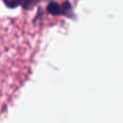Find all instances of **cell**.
Returning a JSON list of instances; mask_svg holds the SVG:
<instances>
[{
  "mask_svg": "<svg viewBox=\"0 0 123 123\" xmlns=\"http://www.w3.org/2000/svg\"><path fill=\"white\" fill-rule=\"evenodd\" d=\"M71 10H73V7H71V4L69 1H64L62 4L52 1L47 6L48 13H51L53 16H68V15H70Z\"/></svg>",
  "mask_w": 123,
  "mask_h": 123,
  "instance_id": "cell-1",
  "label": "cell"
},
{
  "mask_svg": "<svg viewBox=\"0 0 123 123\" xmlns=\"http://www.w3.org/2000/svg\"><path fill=\"white\" fill-rule=\"evenodd\" d=\"M40 1H42V0H22V7L24 10H31L33 7H35Z\"/></svg>",
  "mask_w": 123,
  "mask_h": 123,
  "instance_id": "cell-2",
  "label": "cell"
},
{
  "mask_svg": "<svg viewBox=\"0 0 123 123\" xmlns=\"http://www.w3.org/2000/svg\"><path fill=\"white\" fill-rule=\"evenodd\" d=\"M3 1L9 9H16L22 5V0H3Z\"/></svg>",
  "mask_w": 123,
  "mask_h": 123,
  "instance_id": "cell-3",
  "label": "cell"
}]
</instances>
